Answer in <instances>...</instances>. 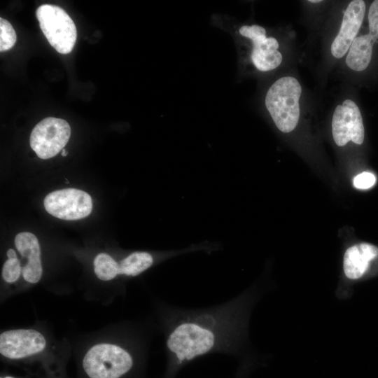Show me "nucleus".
I'll return each mask as SVG.
<instances>
[{"instance_id":"nucleus-14","label":"nucleus","mask_w":378,"mask_h":378,"mask_svg":"<svg viewBox=\"0 0 378 378\" xmlns=\"http://www.w3.org/2000/svg\"><path fill=\"white\" fill-rule=\"evenodd\" d=\"M153 262V257L148 252H133L118 262L119 274L136 276L150 267Z\"/></svg>"},{"instance_id":"nucleus-12","label":"nucleus","mask_w":378,"mask_h":378,"mask_svg":"<svg viewBox=\"0 0 378 378\" xmlns=\"http://www.w3.org/2000/svg\"><path fill=\"white\" fill-rule=\"evenodd\" d=\"M15 244L20 253L28 260L22 270L25 281L37 283L42 276L40 245L37 237L32 233L23 232L18 233L15 238Z\"/></svg>"},{"instance_id":"nucleus-1","label":"nucleus","mask_w":378,"mask_h":378,"mask_svg":"<svg viewBox=\"0 0 378 378\" xmlns=\"http://www.w3.org/2000/svg\"><path fill=\"white\" fill-rule=\"evenodd\" d=\"M265 289H246L216 306L188 309L172 307L166 335L171 376L202 356L237 354L248 346L251 312Z\"/></svg>"},{"instance_id":"nucleus-9","label":"nucleus","mask_w":378,"mask_h":378,"mask_svg":"<svg viewBox=\"0 0 378 378\" xmlns=\"http://www.w3.org/2000/svg\"><path fill=\"white\" fill-rule=\"evenodd\" d=\"M239 31L252 42L251 59L258 70L271 71L281 64L283 57L278 50L279 42L274 37H267L264 27L258 24L243 25Z\"/></svg>"},{"instance_id":"nucleus-6","label":"nucleus","mask_w":378,"mask_h":378,"mask_svg":"<svg viewBox=\"0 0 378 378\" xmlns=\"http://www.w3.org/2000/svg\"><path fill=\"white\" fill-rule=\"evenodd\" d=\"M70 135L71 128L66 120L48 117L40 121L32 130L30 146L38 158L49 159L64 149Z\"/></svg>"},{"instance_id":"nucleus-20","label":"nucleus","mask_w":378,"mask_h":378,"mask_svg":"<svg viewBox=\"0 0 378 378\" xmlns=\"http://www.w3.org/2000/svg\"><path fill=\"white\" fill-rule=\"evenodd\" d=\"M7 256L8 259L18 258L15 251L12 248H10L7 251Z\"/></svg>"},{"instance_id":"nucleus-18","label":"nucleus","mask_w":378,"mask_h":378,"mask_svg":"<svg viewBox=\"0 0 378 378\" xmlns=\"http://www.w3.org/2000/svg\"><path fill=\"white\" fill-rule=\"evenodd\" d=\"M369 34L374 42L378 39V0L374 1L368 12Z\"/></svg>"},{"instance_id":"nucleus-4","label":"nucleus","mask_w":378,"mask_h":378,"mask_svg":"<svg viewBox=\"0 0 378 378\" xmlns=\"http://www.w3.org/2000/svg\"><path fill=\"white\" fill-rule=\"evenodd\" d=\"M40 28L49 43L59 53H70L76 43L77 31L69 14L52 4H43L36 12Z\"/></svg>"},{"instance_id":"nucleus-2","label":"nucleus","mask_w":378,"mask_h":378,"mask_svg":"<svg viewBox=\"0 0 378 378\" xmlns=\"http://www.w3.org/2000/svg\"><path fill=\"white\" fill-rule=\"evenodd\" d=\"M301 94L300 82L290 76L277 79L267 91L265 107L281 132H290L296 127L300 115Z\"/></svg>"},{"instance_id":"nucleus-7","label":"nucleus","mask_w":378,"mask_h":378,"mask_svg":"<svg viewBox=\"0 0 378 378\" xmlns=\"http://www.w3.org/2000/svg\"><path fill=\"white\" fill-rule=\"evenodd\" d=\"M43 204L50 215L66 220L85 218L92 209L90 195L76 188L53 191L46 195Z\"/></svg>"},{"instance_id":"nucleus-17","label":"nucleus","mask_w":378,"mask_h":378,"mask_svg":"<svg viewBox=\"0 0 378 378\" xmlns=\"http://www.w3.org/2000/svg\"><path fill=\"white\" fill-rule=\"evenodd\" d=\"M21 272L20 262L18 258L8 259L4 262L2 269V276L8 283L16 281Z\"/></svg>"},{"instance_id":"nucleus-5","label":"nucleus","mask_w":378,"mask_h":378,"mask_svg":"<svg viewBox=\"0 0 378 378\" xmlns=\"http://www.w3.org/2000/svg\"><path fill=\"white\" fill-rule=\"evenodd\" d=\"M378 258V247L370 243L363 242L348 247L344 253L342 270L344 281L335 289L340 300L351 296L352 284L363 279L370 269L372 262Z\"/></svg>"},{"instance_id":"nucleus-10","label":"nucleus","mask_w":378,"mask_h":378,"mask_svg":"<svg viewBox=\"0 0 378 378\" xmlns=\"http://www.w3.org/2000/svg\"><path fill=\"white\" fill-rule=\"evenodd\" d=\"M45 346L43 335L32 329L12 330L0 335V353L10 359H20L38 354Z\"/></svg>"},{"instance_id":"nucleus-15","label":"nucleus","mask_w":378,"mask_h":378,"mask_svg":"<svg viewBox=\"0 0 378 378\" xmlns=\"http://www.w3.org/2000/svg\"><path fill=\"white\" fill-rule=\"evenodd\" d=\"M94 270L97 276L103 281H108L119 274V263L111 255L101 253L94 260Z\"/></svg>"},{"instance_id":"nucleus-21","label":"nucleus","mask_w":378,"mask_h":378,"mask_svg":"<svg viewBox=\"0 0 378 378\" xmlns=\"http://www.w3.org/2000/svg\"><path fill=\"white\" fill-rule=\"evenodd\" d=\"M62 155L63 157L67 155V151L66 150V149H62Z\"/></svg>"},{"instance_id":"nucleus-11","label":"nucleus","mask_w":378,"mask_h":378,"mask_svg":"<svg viewBox=\"0 0 378 378\" xmlns=\"http://www.w3.org/2000/svg\"><path fill=\"white\" fill-rule=\"evenodd\" d=\"M365 13L364 1L354 0L349 4L344 11L339 32L331 44L330 51L333 57L342 58L349 50L362 24Z\"/></svg>"},{"instance_id":"nucleus-22","label":"nucleus","mask_w":378,"mask_h":378,"mask_svg":"<svg viewBox=\"0 0 378 378\" xmlns=\"http://www.w3.org/2000/svg\"><path fill=\"white\" fill-rule=\"evenodd\" d=\"M308 1L310 2V3H314V4H316V3H320V2H321L322 1H321V0H309V1Z\"/></svg>"},{"instance_id":"nucleus-3","label":"nucleus","mask_w":378,"mask_h":378,"mask_svg":"<svg viewBox=\"0 0 378 378\" xmlns=\"http://www.w3.org/2000/svg\"><path fill=\"white\" fill-rule=\"evenodd\" d=\"M133 365V358L127 351L111 344L92 346L83 360V369L90 378H120Z\"/></svg>"},{"instance_id":"nucleus-19","label":"nucleus","mask_w":378,"mask_h":378,"mask_svg":"<svg viewBox=\"0 0 378 378\" xmlns=\"http://www.w3.org/2000/svg\"><path fill=\"white\" fill-rule=\"evenodd\" d=\"M375 176L370 172H363L357 175L354 179V186L358 189H368L374 186Z\"/></svg>"},{"instance_id":"nucleus-13","label":"nucleus","mask_w":378,"mask_h":378,"mask_svg":"<svg viewBox=\"0 0 378 378\" xmlns=\"http://www.w3.org/2000/svg\"><path fill=\"white\" fill-rule=\"evenodd\" d=\"M374 43L369 34L356 36L346 57L347 66L356 71L366 69L371 61Z\"/></svg>"},{"instance_id":"nucleus-16","label":"nucleus","mask_w":378,"mask_h":378,"mask_svg":"<svg viewBox=\"0 0 378 378\" xmlns=\"http://www.w3.org/2000/svg\"><path fill=\"white\" fill-rule=\"evenodd\" d=\"M16 33L11 24L0 18V51L10 50L16 42Z\"/></svg>"},{"instance_id":"nucleus-8","label":"nucleus","mask_w":378,"mask_h":378,"mask_svg":"<svg viewBox=\"0 0 378 378\" xmlns=\"http://www.w3.org/2000/svg\"><path fill=\"white\" fill-rule=\"evenodd\" d=\"M332 134L335 143L344 146L349 141L360 145L364 141V126L358 106L346 99L338 104L332 118Z\"/></svg>"}]
</instances>
